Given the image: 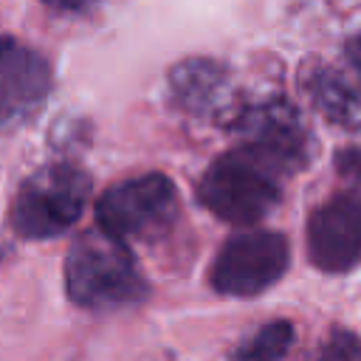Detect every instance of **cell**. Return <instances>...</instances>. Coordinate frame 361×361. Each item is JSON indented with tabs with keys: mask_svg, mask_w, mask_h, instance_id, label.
I'll use <instances>...</instances> for the list:
<instances>
[{
	"mask_svg": "<svg viewBox=\"0 0 361 361\" xmlns=\"http://www.w3.org/2000/svg\"><path fill=\"white\" fill-rule=\"evenodd\" d=\"M290 341H293L290 322H271L237 350L234 361H279L288 353Z\"/></svg>",
	"mask_w": 361,
	"mask_h": 361,
	"instance_id": "8fae6325",
	"label": "cell"
},
{
	"mask_svg": "<svg viewBox=\"0 0 361 361\" xmlns=\"http://www.w3.org/2000/svg\"><path fill=\"white\" fill-rule=\"evenodd\" d=\"M344 54H347V59H350V68H353L355 76L361 79V31H355V34L347 39Z\"/></svg>",
	"mask_w": 361,
	"mask_h": 361,
	"instance_id": "5bb4252c",
	"label": "cell"
},
{
	"mask_svg": "<svg viewBox=\"0 0 361 361\" xmlns=\"http://www.w3.org/2000/svg\"><path fill=\"white\" fill-rule=\"evenodd\" d=\"M243 147L268 164L274 172L305 169L316 152V141L305 127L299 110L282 99L259 102L237 116Z\"/></svg>",
	"mask_w": 361,
	"mask_h": 361,
	"instance_id": "5b68a950",
	"label": "cell"
},
{
	"mask_svg": "<svg viewBox=\"0 0 361 361\" xmlns=\"http://www.w3.org/2000/svg\"><path fill=\"white\" fill-rule=\"evenodd\" d=\"M87 192L90 180L79 166H45L20 186L11 206V226L25 240L56 237L79 220Z\"/></svg>",
	"mask_w": 361,
	"mask_h": 361,
	"instance_id": "3957f363",
	"label": "cell"
},
{
	"mask_svg": "<svg viewBox=\"0 0 361 361\" xmlns=\"http://www.w3.org/2000/svg\"><path fill=\"white\" fill-rule=\"evenodd\" d=\"M200 203L226 223L251 226L279 200L276 172L245 147L212 161L197 183Z\"/></svg>",
	"mask_w": 361,
	"mask_h": 361,
	"instance_id": "7a4b0ae2",
	"label": "cell"
},
{
	"mask_svg": "<svg viewBox=\"0 0 361 361\" xmlns=\"http://www.w3.org/2000/svg\"><path fill=\"white\" fill-rule=\"evenodd\" d=\"M336 166L344 178L358 180L361 183V147H347L336 155Z\"/></svg>",
	"mask_w": 361,
	"mask_h": 361,
	"instance_id": "4fadbf2b",
	"label": "cell"
},
{
	"mask_svg": "<svg viewBox=\"0 0 361 361\" xmlns=\"http://www.w3.org/2000/svg\"><path fill=\"white\" fill-rule=\"evenodd\" d=\"M42 3L56 8V11H87L102 0H42Z\"/></svg>",
	"mask_w": 361,
	"mask_h": 361,
	"instance_id": "9a60e30c",
	"label": "cell"
},
{
	"mask_svg": "<svg viewBox=\"0 0 361 361\" xmlns=\"http://www.w3.org/2000/svg\"><path fill=\"white\" fill-rule=\"evenodd\" d=\"M178 212V192L169 178L149 172L110 186L96 203L99 228L116 240H141L164 231Z\"/></svg>",
	"mask_w": 361,
	"mask_h": 361,
	"instance_id": "277c9868",
	"label": "cell"
},
{
	"mask_svg": "<svg viewBox=\"0 0 361 361\" xmlns=\"http://www.w3.org/2000/svg\"><path fill=\"white\" fill-rule=\"evenodd\" d=\"M302 87L310 104L336 127L358 130L361 127V87L350 82L347 73L330 65L310 62L302 71Z\"/></svg>",
	"mask_w": 361,
	"mask_h": 361,
	"instance_id": "9c48e42d",
	"label": "cell"
},
{
	"mask_svg": "<svg viewBox=\"0 0 361 361\" xmlns=\"http://www.w3.org/2000/svg\"><path fill=\"white\" fill-rule=\"evenodd\" d=\"M313 361H361V341L353 333L336 330L319 350Z\"/></svg>",
	"mask_w": 361,
	"mask_h": 361,
	"instance_id": "7c38bea8",
	"label": "cell"
},
{
	"mask_svg": "<svg viewBox=\"0 0 361 361\" xmlns=\"http://www.w3.org/2000/svg\"><path fill=\"white\" fill-rule=\"evenodd\" d=\"M68 296L82 307H121L141 302L147 285L121 240L107 231L82 234L65 257Z\"/></svg>",
	"mask_w": 361,
	"mask_h": 361,
	"instance_id": "6da1fadb",
	"label": "cell"
},
{
	"mask_svg": "<svg viewBox=\"0 0 361 361\" xmlns=\"http://www.w3.org/2000/svg\"><path fill=\"white\" fill-rule=\"evenodd\" d=\"M169 90L189 113L217 116L226 107L228 76L212 59H183L169 71Z\"/></svg>",
	"mask_w": 361,
	"mask_h": 361,
	"instance_id": "30bf717a",
	"label": "cell"
},
{
	"mask_svg": "<svg viewBox=\"0 0 361 361\" xmlns=\"http://www.w3.org/2000/svg\"><path fill=\"white\" fill-rule=\"evenodd\" d=\"M48 93V62L14 39H0V124L25 121L42 107Z\"/></svg>",
	"mask_w": 361,
	"mask_h": 361,
	"instance_id": "ba28073f",
	"label": "cell"
},
{
	"mask_svg": "<svg viewBox=\"0 0 361 361\" xmlns=\"http://www.w3.org/2000/svg\"><path fill=\"white\" fill-rule=\"evenodd\" d=\"M307 254L316 268L330 274L361 262V195H336L310 214Z\"/></svg>",
	"mask_w": 361,
	"mask_h": 361,
	"instance_id": "52a82bcc",
	"label": "cell"
},
{
	"mask_svg": "<svg viewBox=\"0 0 361 361\" xmlns=\"http://www.w3.org/2000/svg\"><path fill=\"white\" fill-rule=\"evenodd\" d=\"M290 245L276 231H245L231 237L214 265L212 288L226 296H254L268 290L288 271Z\"/></svg>",
	"mask_w": 361,
	"mask_h": 361,
	"instance_id": "8992f818",
	"label": "cell"
}]
</instances>
